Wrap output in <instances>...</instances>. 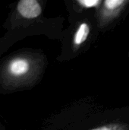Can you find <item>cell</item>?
<instances>
[{"mask_svg": "<svg viewBox=\"0 0 129 130\" xmlns=\"http://www.w3.org/2000/svg\"><path fill=\"white\" fill-rule=\"evenodd\" d=\"M17 8L19 13L26 18H35L42 12L41 6L36 0H21L18 2Z\"/></svg>", "mask_w": 129, "mask_h": 130, "instance_id": "cell-1", "label": "cell"}, {"mask_svg": "<svg viewBox=\"0 0 129 130\" xmlns=\"http://www.w3.org/2000/svg\"><path fill=\"white\" fill-rule=\"evenodd\" d=\"M29 63L27 60L22 59H17L11 62L9 66L11 73L14 75H22L29 70Z\"/></svg>", "mask_w": 129, "mask_h": 130, "instance_id": "cell-2", "label": "cell"}, {"mask_svg": "<svg viewBox=\"0 0 129 130\" xmlns=\"http://www.w3.org/2000/svg\"><path fill=\"white\" fill-rule=\"evenodd\" d=\"M90 33V27L87 23H82L79 27L78 28L75 38H74V43L75 45H81L87 39Z\"/></svg>", "mask_w": 129, "mask_h": 130, "instance_id": "cell-3", "label": "cell"}, {"mask_svg": "<svg viewBox=\"0 0 129 130\" xmlns=\"http://www.w3.org/2000/svg\"><path fill=\"white\" fill-rule=\"evenodd\" d=\"M129 127L125 124L119 123H111L106 126H100L99 128H96L91 130H128Z\"/></svg>", "mask_w": 129, "mask_h": 130, "instance_id": "cell-4", "label": "cell"}, {"mask_svg": "<svg viewBox=\"0 0 129 130\" xmlns=\"http://www.w3.org/2000/svg\"><path fill=\"white\" fill-rule=\"evenodd\" d=\"M125 0H106L104 2L106 8L109 10H115L119 8L122 5L125 3Z\"/></svg>", "mask_w": 129, "mask_h": 130, "instance_id": "cell-5", "label": "cell"}, {"mask_svg": "<svg viewBox=\"0 0 129 130\" xmlns=\"http://www.w3.org/2000/svg\"><path fill=\"white\" fill-rule=\"evenodd\" d=\"M81 6L84 8H94L101 3L100 0H78L77 1Z\"/></svg>", "mask_w": 129, "mask_h": 130, "instance_id": "cell-6", "label": "cell"}]
</instances>
